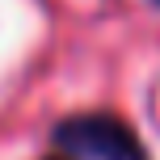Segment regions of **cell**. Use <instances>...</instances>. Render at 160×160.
Returning <instances> with one entry per match:
<instances>
[{"instance_id": "obj_1", "label": "cell", "mask_w": 160, "mask_h": 160, "mask_svg": "<svg viewBox=\"0 0 160 160\" xmlns=\"http://www.w3.org/2000/svg\"><path fill=\"white\" fill-rule=\"evenodd\" d=\"M55 143H59V152H68L76 160H148L135 131L118 118H105V114L68 118L55 131Z\"/></svg>"}]
</instances>
